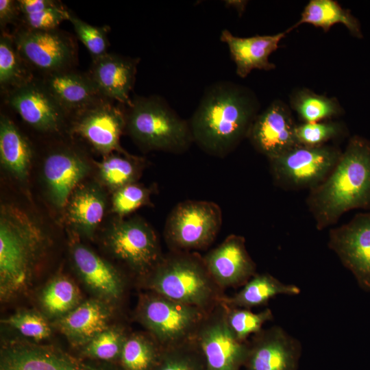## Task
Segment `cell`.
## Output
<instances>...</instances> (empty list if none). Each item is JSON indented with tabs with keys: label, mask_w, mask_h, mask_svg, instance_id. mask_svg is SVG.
<instances>
[{
	"label": "cell",
	"mask_w": 370,
	"mask_h": 370,
	"mask_svg": "<svg viewBox=\"0 0 370 370\" xmlns=\"http://www.w3.org/2000/svg\"><path fill=\"white\" fill-rule=\"evenodd\" d=\"M224 305L227 323L236 338L241 341H247L250 334L260 332L266 322L273 319V312L268 308L255 313L249 309Z\"/></svg>",
	"instance_id": "35"
},
{
	"label": "cell",
	"mask_w": 370,
	"mask_h": 370,
	"mask_svg": "<svg viewBox=\"0 0 370 370\" xmlns=\"http://www.w3.org/2000/svg\"><path fill=\"white\" fill-rule=\"evenodd\" d=\"M153 370H207V368L203 353L195 339L162 348Z\"/></svg>",
	"instance_id": "33"
},
{
	"label": "cell",
	"mask_w": 370,
	"mask_h": 370,
	"mask_svg": "<svg viewBox=\"0 0 370 370\" xmlns=\"http://www.w3.org/2000/svg\"><path fill=\"white\" fill-rule=\"evenodd\" d=\"M78 288L70 279L57 277L44 288L41 304L45 311L52 317H63L79 304Z\"/></svg>",
	"instance_id": "32"
},
{
	"label": "cell",
	"mask_w": 370,
	"mask_h": 370,
	"mask_svg": "<svg viewBox=\"0 0 370 370\" xmlns=\"http://www.w3.org/2000/svg\"><path fill=\"white\" fill-rule=\"evenodd\" d=\"M44 234L24 211L3 206L0 213V290L8 298L29 282L44 247Z\"/></svg>",
	"instance_id": "4"
},
{
	"label": "cell",
	"mask_w": 370,
	"mask_h": 370,
	"mask_svg": "<svg viewBox=\"0 0 370 370\" xmlns=\"http://www.w3.org/2000/svg\"><path fill=\"white\" fill-rule=\"evenodd\" d=\"M143 161L129 153H110L97 164L101 182L114 192L127 184L136 182Z\"/></svg>",
	"instance_id": "30"
},
{
	"label": "cell",
	"mask_w": 370,
	"mask_h": 370,
	"mask_svg": "<svg viewBox=\"0 0 370 370\" xmlns=\"http://www.w3.org/2000/svg\"><path fill=\"white\" fill-rule=\"evenodd\" d=\"M288 34L286 29L271 35L238 37L228 29H223L220 40L228 47L230 57L236 65V75L245 78L255 69H275V65L269 61V56L278 49L280 42Z\"/></svg>",
	"instance_id": "20"
},
{
	"label": "cell",
	"mask_w": 370,
	"mask_h": 370,
	"mask_svg": "<svg viewBox=\"0 0 370 370\" xmlns=\"http://www.w3.org/2000/svg\"><path fill=\"white\" fill-rule=\"evenodd\" d=\"M225 4L229 6V5H232V6H235V5H237L234 8H236L238 11V12L239 14H242L243 12V11L245 10V5L247 4V1H225Z\"/></svg>",
	"instance_id": "44"
},
{
	"label": "cell",
	"mask_w": 370,
	"mask_h": 370,
	"mask_svg": "<svg viewBox=\"0 0 370 370\" xmlns=\"http://www.w3.org/2000/svg\"><path fill=\"white\" fill-rule=\"evenodd\" d=\"M129 334L123 326L108 327L85 345L84 352L89 357L101 360L120 358Z\"/></svg>",
	"instance_id": "36"
},
{
	"label": "cell",
	"mask_w": 370,
	"mask_h": 370,
	"mask_svg": "<svg viewBox=\"0 0 370 370\" xmlns=\"http://www.w3.org/2000/svg\"><path fill=\"white\" fill-rule=\"evenodd\" d=\"M301 343L282 328L262 329L249 341L245 370H298Z\"/></svg>",
	"instance_id": "16"
},
{
	"label": "cell",
	"mask_w": 370,
	"mask_h": 370,
	"mask_svg": "<svg viewBox=\"0 0 370 370\" xmlns=\"http://www.w3.org/2000/svg\"><path fill=\"white\" fill-rule=\"evenodd\" d=\"M71 131L86 141L94 149L109 155L116 151L127 152L120 145L126 127L125 107L102 98L69 116Z\"/></svg>",
	"instance_id": "11"
},
{
	"label": "cell",
	"mask_w": 370,
	"mask_h": 370,
	"mask_svg": "<svg viewBox=\"0 0 370 370\" xmlns=\"http://www.w3.org/2000/svg\"><path fill=\"white\" fill-rule=\"evenodd\" d=\"M34 77L21 58L12 35L2 32L0 37V86L5 92Z\"/></svg>",
	"instance_id": "31"
},
{
	"label": "cell",
	"mask_w": 370,
	"mask_h": 370,
	"mask_svg": "<svg viewBox=\"0 0 370 370\" xmlns=\"http://www.w3.org/2000/svg\"><path fill=\"white\" fill-rule=\"evenodd\" d=\"M71 255L81 279L99 299L110 303L122 297L125 280L113 265L81 243L73 245Z\"/></svg>",
	"instance_id": "19"
},
{
	"label": "cell",
	"mask_w": 370,
	"mask_h": 370,
	"mask_svg": "<svg viewBox=\"0 0 370 370\" xmlns=\"http://www.w3.org/2000/svg\"><path fill=\"white\" fill-rule=\"evenodd\" d=\"M32 159V146L14 122L7 115L0 116L1 163L18 180L27 178Z\"/></svg>",
	"instance_id": "24"
},
{
	"label": "cell",
	"mask_w": 370,
	"mask_h": 370,
	"mask_svg": "<svg viewBox=\"0 0 370 370\" xmlns=\"http://www.w3.org/2000/svg\"><path fill=\"white\" fill-rule=\"evenodd\" d=\"M139 58L108 53L92 60L87 74L105 99L128 106Z\"/></svg>",
	"instance_id": "18"
},
{
	"label": "cell",
	"mask_w": 370,
	"mask_h": 370,
	"mask_svg": "<svg viewBox=\"0 0 370 370\" xmlns=\"http://www.w3.org/2000/svg\"><path fill=\"white\" fill-rule=\"evenodd\" d=\"M17 1L21 15L38 12L62 4L61 1L54 0H18Z\"/></svg>",
	"instance_id": "42"
},
{
	"label": "cell",
	"mask_w": 370,
	"mask_h": 370,
	"mask_svg": "<svg viewBox=\"0 0 370 370\" xmlns=\"http://www.w3.org/2000/svg\"><path fill=\"white\" fill-rule=\"evenodd\" d=\"M290 106L280 99L273 101L254 120L247 139L268 160L297 145Z\"/></svg>",
	"instance_id": "15"
},
{
	"label": "cell",
	"mask_w": 370,
	"mask_h": 370,
	"mask_svg": "<svg viewBox=\"0 0 370 370\" xmlns=\"http://www.w3.org/2000/svg\"><path fill=\"white\" fill-rule=\"evenodd\" d=\"M24 336L41 341L51 334L47 321L40 314L32 311L18 312L4 321Z\"/></svg>",
	"instance_id": "39"
},
{
	"label": "cell",
	"mask_w": 370,
	"mask_h": 370,
	"mask_svg": "<svg viewBox=\"0 0 370 370\" xmlns=\"http://www.w3.org/2000/svg\"><path fill=\"white\" fill-rule=\"evenodd\" d=\"M107 244L113 256L138 280L147 276L164 256L155 231L140 218L119 219L114 222L108 232Z\"/></svg>",
	"instance_id": "10"
},
{
	"label": "cell",
	"mask_w": 370,
	"mask_h": 370,
	"mask_svg": "<svg viewBox=\"0 0 370 370\" xmlns=\"http://www.w3.org/2000/svg\"><path fill=\"white\" fill-rule=\"evenodd\" d=\"M21 16V13L17 1H0V27L1 32L9 24L16 23L18 25Z\"/></svg>",
	"instance_id": "41"
},
{
	"label": "cell",
	"mask_w": 370,
	"mask_h": 370,
	"mask_svg": "<svg viewBox=\"0 0 370 370\" xmlns=\"http://www.w3.org/2000/svg\"><path fill=\"white\" fill-rule=\"evenodd\" d=\"M69 14L70 10L62 3L56 8L21 15L18 25L36 30L55 29L62 21L69 20Z\"/></svg>",
	"instance_id": "40"
},
{
	"label": "cell",
	"mask_w": 370,
	"mask_h": 370,
	"mask_svg": "<svg viewBox=\"0 0 370 370\" xmlns=\"http://www.w3.org/2000/svg\"><path fill=\"white\" fill-rule=\"evenodd\" d=\"M306 201L318 230L336 224L349 210L369 211L370 140L352 136L332 173Z\"/></svg>",
	"instance_id": "2"
},
{
	"label": "cell",
	"mask_w": 370,
	"mask_h": 370,
	"mask_svg": "<svg viewBox=\"0 0 370 370\" xmlns=\"http://www.w3.org/2000/svg\"><path fill=\"white\" fill-rule=\"evenodd\" d=\"M347 132L346 125L341 121L327 120L302 123L296 125L295 138L297 145L314 147L345 136Z\"/></svg>",
	"instance_id": "34"
},
{
	"label": "cell",
	"mask_w": 370,
	"mask_h": 370,
	"mask_svg": "<svg viewBox=\"0 0 370 370\" xmlns=\"http://www.w3.org/2000/svg\"><path fill=\"white\" fill-rule=\"evenodd\" d=\"M3 93L7 104L36 131L58 132L69 118L40 78L36 76Z\"/></svg>",
	"instance_id": "13"
},
{
	"label": "cell",
	"mask_w": 370,
	"mask_h": 370,
	"mask_svg": "<svg viewBox=\"0 0 370 370\" xmlns=\"http://www.w3.org/2000/svg\"><path fill=\"white\" fill-rule=\"evenodd\" d=\"M206 313L149 291L140 295L135 317L162 348H168L195 340Z\"/></svg>",
	"instance_id": "6"
},
{
	"label": "cell",
	"mask_w": 370,
	"mask_h": 370,
	"mask_svg": "<svg viewBox=\"0 0 370 370\" xmlns=\"http://www.w3.org/2000/svg\"><path fill=\"white\" fill-rule=\"evenodd\" d=\"M1 370H11V369H8V367L5 366L1 365Z\"/></svg>",
	"instance_id": "45"
},
{
	"label": "cell",
	"mask_w": 370,
	"mask_h": 370,
	"mask_svg": "<svg viewBox=\"0 0 370 370\" xmlns=\"http://www.w3.org/2000/svg\"><path fill=\"white\" fill-rule=\"evenodd\" d=\"M338 23L343 25L353 36L358 38L362 37L359 21L349 10L343 8L335 0L309 1L297 22L286 30L289 33L301 25L309 24L327 32Z\"/></svg>",
	"instance_id": "27"
},
{
	"label": "cell",
	"mask_w": 370,
	"mask_h": 370,
	"mask_svg": "<svg viewBox=\"0 0 370 370\" xmlns=\"http://www.w3.org/2000/svg\"><path fill=\"white\" fill-rule=\"evenodd\" d=\"M203 259L210 275L224 291L244 286L256 273V264L241 235L227 236Z\"/></svg>",
	"instance_id": "17"
},
{
	"label": "cell",
	"mask_w": 370,
	"mask_h": 370,
	"mask_svg": "<svg viewBox=\"0 0 370 370\" xmlns=\"http://www.w3.org/2000/svg\"><path fill=\"white\" fill-rule=\"evenodd\" d=\"M207 370H240L247 358L249 341L238 340L225 319L221 301L207 312L196 334Z\"/></svg>",
	"instance_id": "12"
},
{
	"label": "cell",
	"mask_w": 370,
	"mask_h": 370,
	"mask_svg": "<svg viewBox=\"0 0 370 370\" xmlns=\"http://www.w3.org/2000/svg\"><path fill=\"white\" fill-rule=\"evenodd\" d=\"M69 21L72 23L79 40L90 53L92 60L108 53V34L110 31L109 27H97L90 25L79 18L71 11Z\"/></svg>",
	"instance_id": "37"
},
{
	"label": "cell",
	"mask_w": 370,
	"mask_h": 370,
	"mask_svg": "<svg viewBox=\"0 0 370 370\" xmlns=\"http://www.w3.org/2000/svg\"><path fill=\"white\" fill-rule=\"evenodd\" d=\"M260 108L247 86L227 80L210 84L188 121L193 142L210 156H227L247 138Z\"/></svg>",
	"instance_id": "1"
},
{
	"label": "cell",
	"mask_w": 370,
	"mask_h": 370,
	"mask_svg": "<svg viewBox=\"0 0 370 370\" xmlns=\"http://www.w3.org/2000/svg\"><path fill=\"white\" fill-rule=\"evenodd\" d=\"M328 246L352 273L360 288L370 292V210L330 229Z\"/></svg>",
	"instance_id": "14"
},
{
	"label": "cell",
	"mask_w": 370,
	"mask_h": 370,
	"mask_svg": "<svg viewBox=\"0 0 370 370\" xmlns=\"http://www.w3.org/2000/svg\"><path fill=\"white\" fill-rule=\"evenodd\" d=\"M64 370H94L87 366L77 362L67 357H64Z\"/></svg>",
	"instance_id": "43"
},
{
	"label": "cell",
	"mask_w": 370,
	"mask_h": 370,
	"mask_svg": "<svg viewBox=\"0 0 370 370\" xmlns=\"http://www.w3.org/2000/svg\"><path fill=\"white\" fill-rule=\"evenodd\" d=\"M67 218L80 233L91 237L103 217L106 199L95 185L77 188L67 202Z\"/></svg>",
	"instance_id": "25"
},
{
	"label": "cell",
	"mask_w": 370,
	"mask_h": 370,
	"mask_svg": "<svg viewBox=\"0 0 370 370\" xmlns=\"http://www.w3.org/2000/svg\"><path fill=\"white\" fill-rule=\"evenodd\" d=\"M88 171V162L74 150L61 149L47 155L43 163V175L50 197L57 207L66 205Z\"/></svg>",
	"instance_id": "21"
},
{
	"label": "cell",
	"mask_w": 370,
	"mask_h": 370,
	"mask_svg": "<svg viewBox=\"0 0 370 370\" xmlns=\"http://www.w3.org/2000/svg\"><path fill=\"white\" fill-rule=\"evenodd\" d=\"M342 152L338 147L328 144L314 147L297 145L268 160L273 182L284 190L310 191L329 176Z\"/></svg>",
	"instance_id": "8"
},
{
	"label": "cell",
	"mask_w": 370,
	"mask_h": 370,
	"mask_svg": "<svg viewBox=\"0 0 370 370\" xmlns=\"http://www.w3.org/2000/svg\"><path fill=\"white\" fill-rule=\"evenodd\" d=\"M222 223V211L215 202L184 201L175 206L166 218L164 241L169 251L204 249L214 242Z\"/></svg>",
	"instance_id": "7"
},
{
	"label": "cell",
	"mask_w": 370,
	"mask_h": 370,
	"mask_svg": "<svg viewBox=\"0 0 370 370\" xmlns=\"http://www.w3.org/2000/svg\"><path fill=\"white\" fill-rule=\"evenodd\" d=\"M299 293L300 288L296 285L282 283L268 273H256L238 292L225 295L222 301L229 307L251 310L267 304L276 295H296Z\"/></svg>",
	"instance_id": "26"
},
{
	"label": "cell",
	"mask_w": 370,
	"mask_h": 370,
	"mask_svg": "<svg viewBox=\"0 0 370 370\" xmlns=\"http://www.w3.org/2000/svg\"><path fill=\"white\" fill-rule=\"evenodd\" d=\"M289 106L303 123L332 120L344 114V110L336 97L320 95L307 88L292 92Z\"/></svg>",
	"instance_id": "28"
},
{
	"label": "cell",
	"mask_w": 370,
	"mask_h": 370,
	"mask_svg": "<svg viewBox=\"0 0 370 370\" xmlns=\"http://www.w3.org/2000/svg\"><path fill=\"white\" fill-rule=\"evenodd\" d=\"M125 107V130L146 151H186L193 142L189 121L159 95L136 96Z\"/></svg>",
	"instance_id": "5"
},
{
	"label": "cell",
	"mask_w": 370,
	"mask_h": 370,
	"mask_svg": "<svg viewBox=\"0 0 370 370\" xmlns=\"http://www.w3.org/2000/svg\"><path fill=\"white\" fill-rule=\"evenodd\" d=\"M151 189L137 184H127L114 192L112 210L119 219L144 206H151Z\"/></svg>",
	"instance_id": "38"
},
{
	"label": "cell",
	"mask_w": 370,
	"mask_h": 370,
	"mask_svg": "<svg viewBox=\"0 0 370 370\" xmlns=\"http://www.w3.org/2000/svg\"><path fill=\"white\" fill-rule=\"evenodd\" d=\"M111 309L101 299L79 304L58 321L59 330L75 345H86L108 326Z\"/></svg>",
	"instance_id": "23"
},
{
	"label": "cell",
	"mask_w": 370,
	"mask_h": 370,
	"mask_svg": "<svg viewBox=\"0 0 370 370\" xmlns=\"http://www.w3.org/2000/svg\"><path fill=\"white\" fill-rule=\"evenodd\" d=\"M11 35L21 58L40 76L73 69L75 63L76 42L63 31L36 30L18 25Z\"/></svg>",
	"instance_id": "9"
},
{
	"label": "cell",
	"mask_w": 370,
	"mask_h": 370,
	"mask_svg": "<svg viewBox=\"0 0 370 370\" xmlns=\"http://www.w3.org/2000/svg\"><path fill=\"white\" fill-rule=\"evenodd\" d=\"M162 349L147 332L130 334L119 358L122 367L124 370H153Z\"/></svg>",
	"instance_id": "29"
},
{
	"label": "cell",
	"mask_w": 370,
	"mask_h": 370,
	"mask_svg": "<svg viewBox=\"0 0 370 370\" xmlns=\"http://www.w3.org/2000/svg\"><path fill=\"white\" fill-rule=\"evenodd\" d=\"M39 78L69 116L103 98L87 73L69 69Z\"/></svg>",
	"instance_id": "22"
},
{
	"label": "cell",
	"mask_w": 370,
	"mask_h": 370,
	"mask_svg": "<svg viewBox=\"0 0 370 370\" xmlns=\"http://www.w3.org/2000/svg\"><path fill=\"white\" fill-rule=\"evenodd\" d=\"M148 290L208 312L226 295L195 251H169L156 267L139 280Z\"/></svg>",
	"instance_id": "3"
}]
</instances>
